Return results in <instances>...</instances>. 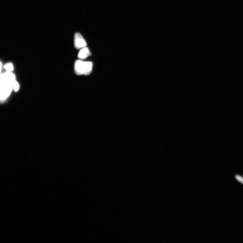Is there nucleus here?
<instances>
[{
  "instance_id": "nucleus-1",
  "label": "nucleus",
  "mask_w": 243,
  "mask_h": 243,
  "mask_svg": "<svg viewBox=\"0 0 243 243\" xmlns=\"http://www.w3.org/2000/svg\"><path fill=\"white\" fill-rule=\"evenodd\" d=\"M16 77L12 72H7L1 75V101L4 102L9 97L13 90V85Z\"/></svg>"
},
{
  "instance_id": "nucleus-2",
  "label": "nucleus",
  "mask_w": 243,
  "mask_h": 243,
  "mask_svg": "<svg viewBox=\"0 0 243 243\" xmlns=\"http://www.w3.org/2000/svg\"><path fill=\"white\" fill-rule=\"evenodd\" d=\"M92 67V62H84L81 60H77L74 64V71L77 75H88L91 73Z\"/></svg>"
},
{
  "instance_id": "nucleus-3",
  "label": "nucleus",
  "mask_w": 243,
  "mask_h": 243,
  "mask_svg": "<svg viewBox=\"0 0 243 243\" xmlns=\"http://www.w3.org/2000/svg\"><path fill=\"white\" fill-rule=\"evenodd\" d=\"M74 45L77 49H81L86 47L87 45L86 41L79 33H76L74 35Z\"/></svg>"
},
{
  "instance_id": "nucleus-4",
  "label": "nucleus",
  "mask_w": 243,
  "mask_h": 243,
  "mask_svg": "<svg viewBox=\"0 0 243 243\" xmlns=\"http://www.w3.org/2000/svg\"><path fill=\"white\" fill-rule=\"evenodd\" d=\"M91 55L89 50L86 47L81 49L78 54V57L80 60H84Z\"/></svg>"
},
{
  "instance_id": "nucleus-5",
  "label": "nucleus",
  "mask_w": 243,
  "mask_h": 243,
  "mask_svg": "<svg viewBox=\"0 0 243 243\" xmlns=\"http://www.w3.org/2000/svg\"><path fill=\"white\" fill-rule=\"evenodd\" d=\"M4 67L6 70L7 72H12L14 69L13 64L11 63H6L4 65Z\"/></svg>"
},
{
  "instance_id": "nucleus-6",
  "label": "nucleus",
  "mask_w": 243,
  "mask_h": 243,
  "mask_svg": "<svg viewBox=\"0 0 243 243\" xmlns=\"http://www.w3.org/2000/svg\"><path fill=\"white\" fill-rule=\"evenodd\" d=\"M19 88H20V86H19L18 83L16 81L14 84L13 90L15 92H17L19 89Z\"/></svg>"
},
{
  "instance_id": "nucleus-7",
  "label": "nucleus",
  "mask_w": 243,
  "mask_h": 243,
  "mask_svg": "<svg viewBox=\"0 0 243 243\" xmlns=\"http://www.w3.org/2000/svg\"><path fill=\"white\" fill-rule=\"evenodd\" d=\"M235 177L237 181L243 184V177L242 176L236 175Z\"/></svg>"
}]
</instances>
